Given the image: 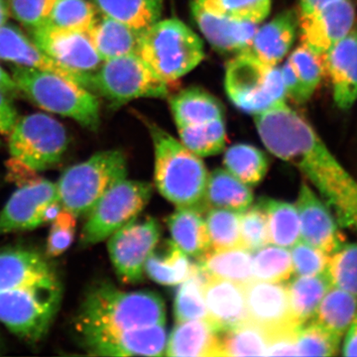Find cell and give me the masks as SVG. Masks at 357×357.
<instances>
[{
  "mask_svg": "<svg viewBox=\"0 0 357 357\" xmlns=\"http://www.w3.org/2000/svg\"><path fill=\"white\" fill-rule=\"evenodd\" d=\"M166 325L164 301L150 291L126 292L102 282L89 289L74 319L77 342L105 335Z\"/></svg>",
  "mask_w": 357,
  "mask_h": 357,
  "instance_id": "obj_1",
  "label": "cell"
},
{
  "mask_svg": "<svg viewBox=\"0 0 357 357\" xmlns=\"http://www.w3.org/2000/svg\"><path fill=\"white\" fill-rule=\"evenodd\" d=\"M154 147V181L160 194L177 208L206 213L208 173L201 157L154 123H148Z\"/></svg>",
  "mask_w": 357,
  "mask_h": 357,
  "instance_id": "obj_2",
  "label": "cell"
},
{
  "mask_svg": "<svg viewBox=\"0 0 357 357\" xmlns=\"http://www.w3.org/2000/svg\"><path fill=\"white\" fill-rule=\"evenodd\" d=\"M11 72L20 91L42 109L74 119L91 131L100 128V105L93 91L51 72L20 65Z\"/></svg>",
  "mask_w": 357,
  "mask_h": 357,
  "instance_id": "obj_3",
  "label": "cell"
},
{
  "mask_svg": "<svg viewBox=\"0 0 357 357\" xmlns=\"http://www.w3.org/2000/svg\"><path fill=\"white\" fill-rule=\"evenodd\" d=\"M136 54L166 83L173 84L198 67L203 41L178 20L157 21L141 33Z\"/></svg>",
  "mask_w": 357,
  "mask_h": 357,
  "instance_id": "obj_4",
  "label": "cell"
},
{
  "mask_svg": "<svg viewBox=\"0 0 357 357\" xmlns=\"http://www.w3.org/2000/svg\"><path fill=\"white\" fill-rule=\"evenodd\" d=\"M128 178V160L119 149L100 151L86 161L70 167L57 183L63 210L84 217L117 183Z\"/></svg>",
  "mask_w": 357,
  "mask_h": 357,
  "instance_id": "obj_5",
  "label": "cell"
},
{
  "mask_svg": "<svg viewBox=\"0 0 357 357\" xmlns=\"http://www.w3.org/2000/svg\"><path fill=\"white\" fill-rule=\"evenodd\" d=\"M225 88L232 103L250 114H258L286 102L280 69L249 52L239 53L225 70Z\"/></svg>",
  "mask_w": 357,
  "mask_h": 357,
  "instance_id": "obj_6",
  "label": "cell"
},
{
  "mask_svg": "<svg viewBox=\"0 0 357 357\" xmlns=\"http://www.w3.org/2000/svg\"><path fill=\"white\" fill-rule=\"evenodd\" d=\"M61 300L60 281L0 293V323L27 342H39L48 333Z\"/></svg>",
  "mask_w": 357,
  "mask_h": 357,
  "instance_id": "obj_7",
  "label": "cell"
},
{
  "mask_svg": "<svg viewBox=\"0 0 357 357\" xmlns=\"http://www.w3.org/2000/svg\"><path fill=\"white\" fill-rule=\"evenodd\" d=\"M93 93L114 105L137 98H165L172 84L157 76L136 53L103 61L91 74Z\"/></svg>",
  "mask_w": 357,
  "mask_h": 357,
  "instance_id": "obj_8",
  "label": "cell"
},
{
  "mask_svg": "<svg viewBox=\"0 0 357 357\" xmlns=\"http://www.w3.org/2000/svg\"><path fill=\"white\" fill-rule=\"evenodd\" d=\"M153 195V185L128 178L117 183L86 217L79 244L89 248L107 241L124 225L132 222L146 208Z\"/></svg>",
  "mask_w": 357,
  "mask_h": 357,
  "instance_id": "obj_9",
  "label": "cell"
},
{
  "mask_svg": "<svg viewBox=\"0 0 357 357\" xmlns=\"http://www.w3.org/2000/svg\"><path fill=\"white\" fill-rule=\"evenodd\" d=\"M8 135L11 158L34 172L47 170L60 163L69 145L65 126L44 114L18 119Z\"/></svg>",
  "mask_w": 357,
  "mask_h": 357,
  "instance_id": "obj_10",
  "label": "cell"
},
{
  "mask_svg": "<svg viewBox=\"0 0 357 357\" xmlns=\"http://www.w3.org/2000/svg\"><path fill=\"white\" fill-rule=\"evenodd\" d=\"M162 227L154 218L134 220L107 238V250L117 276L124 283L142 281L145 263L158 245Z\"/></svg>",
  "mask_w": 357,
  "mask_h": 357,
  "instance_id": "obj_11",
  "label": "cell"
},
{
  "mask_svg": "<svg viewBox=\"0 0 357 357\" xmlns=\"http://www.w3.org/2000/svg\"><path fill=\"white\" fill-rule=\"evenodd\" d=\"M62 210L56 183L39 180L22 185L0 211V236L51 223Z\"/></svg>",
  "mask_w": 357,
  "mask_h": 357,
  "instance_id": "obj_12",
  "label": "cell"
},
{
  "mask_svg": "<svg viewBox=\"0 0 357 357\" xmlns=\"http://www.w3.org/2000/svg\"><path fill=\"white\" fill-rule=\"evenodd\" d=\"M31 32L35 45L67 69L79 74H93L102 64L89 33L48 25Z\"/></svg>",
  "mask_w": 357,
  "mask_h": 357,
  "instance_id": "obj_13",
  "label": "cell"
},
{
  "mask_svg": "<svg viewBox=\"0 0 357 357\" xmlns=\"http://www.w3.org/2000/svg\"><path fill=\"white\" fill-rule=\"evenodd\" d=\"M299 213L301 241L333 255L344 244L340 225L328 204L306 182L295 204Z\"/></svg>",
  "mask_w": 357,
  "mask_h": 357,
  "instance_id": "obj_14",
  "label": "cell"
},
{
  "mask_svg": "<svg viewBox=\"0 0 357 357\" xmlns=\"http://www.w3.org/2000/svg\"><path fill=\"white\" fill-rule=\"evenodd\" d=\"M168 340L165 325L93 335L79 340L91 356H163Z\"/></svg>",
  "mask_w": 357,
  "mask_h": 357,
  "instance_id": "obj_15",
  "label": "cell"
},
{
  "mask_svg": "<svg viewBox=\"0 0 357 357\" xmlns=\"http://www.w3.org/2000/svg\"><path fill=\"white\" fill-rule=\"evenodd\" d=\"M356 10L351 0H337L299 20L302 44L319 57L344 38L354 28Z\"/></svg>",
  "mask_w": 357,
  "mask_h": 357,
  "instance_id": "obj_16",
  "label": "cell"
},
{
  "mask_svg": "<svg viewBox=\"0 0 357 357\" xmlns=\"http://www.w3.org/2000/svg\"><path fill=\"white\" fill-rule=\"evenodd\" d=\"M248 319L267 333L300 326L291 312L288 287L284 282L252 280L244 285Z\"/></svg>",
  "mask_w": 357,
  "mask_h": 357,
  "instance_id": "obj_17",
  "label": "cell"
},
{
  "mask_svg": "<svg viewBox=\"0 0 357 357\" xmlns=\"http://www.w3.org/2000/svg\"><path fill=\"white\" fill-rule=\"evenodd\" d=\"M0 59L16 65L60 75L91 91V74H79L58 64L28 38L20 28L6 23L0 27Z\"/></svg>",
  "mask_w": 357,
  "mask_h": 357,
  "instance_id": "obj_18",
  "label": "cell"
},
{
  "mask_svg": "<svg viewBox=\"0 0 357 357\" xmlns=\"http://www.w3.org/2000/svg\"><path fill=\"white\" fill-rule=\"evenodd\" d=\"M203 292L208 319L218 333L249 321L244 285L204 275Z\"/></svg>",
  "mask_w": 357,
  "mask_h": 357,
  "instance_id": "obj_19",
  "label": "cell"
},
{
  "mask_svg": "<svg viewBox=\"0 0 357 357\" xmlns=\"http://www.w3.org/2000/svg\"><path fill=\"white\" fill-rule=\"evenodd\" d=\"M321 59L332 83L335 105L342 110L351 109L357 100V29L354 28Z\"/></svg>",
  "mask_w": 357,
  "mask_h": 357,
  "instance_id": "obj_20",
  "label": "cell"
},
{
  "mask_svg": "<svg viewBox=\"0 0 357 357\" xmlns=\"http://www.w3.org/2000/svg\"><path fill=\"white\" fill-rule=\"evenodd\" d=\"M59 281L43 255L33 249L0 250V293Z\"/></svg>",
  "mask_w": 357,
  "mask_h": 357,
  "instance_id": "obj_21",
  "label": "cell"
},
{
  "mask_svg": "<svg viewBox=\"0 0 357 357\" xmlns=\"http://www.w3.org/2000/svg\"><path fill=\"white\" fill-rule=\"evenodd\" d=\"M191 10L202 34L215 50L239 54L250 48L258 24L213 13L195 1Z\"/></svg>",
  "mask_w": 357,
  "mask_h": 357,
  "instance_id": "obj_22",
  "label": "cell"
},
{
  "mask_svg": "<svg viewBox=\"0 0 357 357\" xmlns=\"http://www.w3.org/2000/svg\"><path fill=\"white\" fill-rule=\"evenodd\" d=\"M220 335L208 319L180 321L168 335L165 356L220 357Z\"/></svg>",
  "mask_w": 357,
  "mask_h": 357,
  "instance_id": "obj_23",
  "label": "cell"
},
{
  "mask_svg": "<svg viewBox=\"0 0 357 357\" xmlns=\"http://www.w3.org/2000/svg\"><path fill=\"white\" fill-rule=\"evenodd\" d=\"M298 23L294 11H283L266 24L258 26L248 52L265 64L278 66L295 41Z\"/></svg>",
  "mask_w": 357,
  "mask_h": 357,
  "instance_id": "obj_24",
  "label": "cell"
},
{
  "mask_svg": "<svg viewBox=\"0 0 357 357\" xmlns=\"http://www.w3.org/2000/svg\"><path fill=\"white\" fill-rule=\"evenodd\" d=\"M204 213L196 208H177L167 218L173 243L189 257L199 258L211 249Z\"/></svg>",
  "mask_w": 357,
  "mask_h": 357,
  "instance_id": "obj_25",
  "label": "cell"
},
{
  "mask_svg": "<svg viewBox=\"0 0 357 357\" xmlns=\"http://www.w3.org/2000/svg\"><path fill=\"white\" fill-rule=\"evenodd\" d=\"M197 266L206 276L246 285L253 279L252 252L244 248L210 249Z\"/></svg>",
  "mask_w": 357,
  "mask_h": 357,
  "instance_id": "obj_26",
  "label": "cell"
},
{
  "mask_svg": "<svg viewBox=\"0 0 357 357\" xmlns=\"http://www.w3.org/2000/svg\"><path fill=\"white\" fill-rule=\"evenodd\" d=\"M250 187L243 184L225 169H215L208 174L204 192V208H223L243 213L252 206Z\"/></svg>",
  "mask_w": 357,
  "mask_h": 357,
  "instance_id": "obj_27",
  "label": "cell"
},
{
  "mask_svg": "<svg viewBox=\"0 0 357 357\" xmlns=\"http://www.w3.org/2000/svg\"><path fill=\"white\" fill-rule=\"evenodd\" d=\"M102 61L136 53L141 33L121 21L102 15L89 32Z\"/></svg>",
  "mask_w": 357,
  "mask_h": 357,
  "instance_id": "obj_28",
  "label": "cell"
},
{
  "mask_svg": "<svg viewBox=\"0 0 357 357\" xmlns=\"http://www.w3.org/2000/svg\"><path fill=\"white\" fill-rule=\"evenodd\" d=\"M171 112L177 128L199 126L223 119L222 105L204 89L190 88L180 91L170 100Z\"/></svg>",
  "mask_w": 357,
  "mask_h": 357,
  "instance_id": "obj_29",
  "label": "cell"
},
{
  "mask_svg": "<svg viewBox=\"0 0 357 357\" xmlns=\"http://www.w3.org/2000/svg\"><path fill=\"white\" fill-rule=\"evenodd\" d=\"M102 15L142 33L161 20L164 0H93Z\"/></svg>",
  "mask_w": 357,
  "mask_h": 357,
  "instance_id": "obj_30",
  "label": "cell"
},
{
  "mask_svg": "<svg viewBox=\"0 0 357 357\" xmlns=\"http://www.w3.org/2000/svg\"><path fill=\"white\" fill-rule=\"evenodd\" d=\"M332 286L328 273L296 276L288 284L291 312L298 325H304L314 319L321 300Z\"/></svg>",
  "mask_w": 357,
  "mask_h": 357,
  "instance_id": "obj_31",
  "label": "cell"
},
{
  "mask_svg": "<svg viewBox=\"0 0 357 357\" xmlns=\"http://www.w3.org/2000/svg\"><path fill=\"white\" fill-rule=\"evenodd\" d=\"M189 256L173 243L167 241L163 248L155 250L145 263V273L150 279L165 286H177L195 271Z\"/></svg>",
  "mask_w": 357,
  "mask_h": 357,
  "instance_id": "obj_32",
  "label": "cell"
},
{
  "mask_svg": "<svg viewBox=\"0 0 357 357\" xmlns=\"http://www.w3.org/2000/svg\"><path fill=\"white\" fill-rule=\"evenodd\" d=\"M259 204L266 213L269 244L290 249L299 243L300 218L295 204L271 199Z\"/></svg>",
  "mask_w": 357,
  "mask_h": 357,
  "instance_id": "obj_33",
  "label": "cell"
},
{
  "mask_svg": "<svg viewBox=\"0 0 357 357\" xmlns=\"http://www.w3.org/2000/svg\"><path fill=\"white\" fill-rule=\"evenodd\" d=\"M356 311L357 296L332 286L312 319L342 340Z\"/></svg>",
  "mask_w": 357,
  "mask_h": 357,
  "instance_id": "obj_34",
  "label": "cell"
},
{
  "mask_svg": "<svg viewBox=\"0 0 357 357\" xmlns=\"http://www.w3.org/2000/svg\"><path fill=\"white\" fill-rule=\"evenodd\" d=\"M268 333L251 321L220 335V357L266 356Z\"/></svg>",
  "mask_w": 357,
  "mask_h": 357,
  "instance_id": "obj_35",
  "label": "cell"
},
{
  "mask_svg": "<svg viewBox=\"0 0 357 357\" xmlns=\"http://www.w3.org/2000/svg\"><path fill=\"white\" fill-rule=\"evenodd\" d=\"M223 165L225 170L248 187L259 184L266 176L269 166L266 155L249 144L229 147L223 157Z\"/></svg>",
  "mask_w": 357,
  "mask_h": 357,
  "instance_id": "obj_36",
  "label": "cell"
},
{
  "mask_svg": "<svg viewBox=\"0 0 357 357\" xmlns=\"http://www.w3.org/2000/svg\"><path fill=\"white\" fill-rule=\"evenodd\" d=\"M177 128L181 142L199 157L213 156L225 149L227 130L223 119Z\"/></svg>",
  "mask_w": 357,
  "mask_h": 357,
  "instance_id": "obj_37",
  "label": "cell"
},
{
  "mask_svg": "<svg viewBox=\"0 0 357 357\" xmlns=\"http://www.w3.org/2000/svg\"><path fill=\"white\" fill-rule=\"evenodd\" d=\"M253 279L258 281L285 282L292 276L290 249L267 244L252 252Z\"/></svg>",
  "mask_w": 357,
  "mask_h": 357,
  "instance_id": "obj_38",
  "label": "cell"
},
{
  "mask_svg": "<svg viewBox=\"0 0 357 357\" xmlns=\"http://www.w3.org/2000/svg\"><path fill=\"white\" fill-rule=\"evenodd\" d=\"M204 278L203 272L196 266L191 276L178 284L174 300V314L177 323L208 319L203 292Z\"/></svg>",
  "mask_w": 357,
  "mask_h": 357,
  "instance_id": "obj_39",
  "label": "cell"
},
{
  "mask_svg": "<svg viewBox=\"0 0 357 357\" xmlns=\"http://www.w3.org/2000/svg\"><path fill=\"white\" fill-rule=\"evenodd\" d=\"M241 213L223 208H210L206 211L204 220L211 249L243 248Z\"/></svg>",
  "mask_w": 357,
  "mask_h": 357,
  "instance_id": "obj_40",
  "label": "cell"
},
{
  "mask_svg": "<svg viewBox=\"0 0 357 357\" xmlns=\"http://www.w3.org/2000/svg\"><path fill=\"white\" fill-rule=\"evenodd\" d=\"M96 20L95 9L88 0H56L44 25L89 33Z\"/></svg>",
  "mask_w": 357,
  "mask_h": 357,
  "instance_id": "obj_41",
  "label": "cell"
},
{
  "mask_svg": "<svg viewBox=\"0 0 357 357\" xmlns=\"http://www.w3.org/2000/svg\"><path fill=\"white\" fill-rule=\"evenodd\" d=\"M342 338L328 332L314 319L298 328L297 356H333L342 349Z\"/></svg>",
  "mask_w": 357,
  "mask_h": 357,
  "instance_id": "obj_42",
  "label": "cell"
},
{
  "mask_svg": "<svg viewBox=\"0 0 357 357\" xmlns=\"http://www.w3.org/2000/svg\"><path fill=\"white\" fill-rule=\"evenodd\" d=\"M208 10L234 20L260 24L269 15L271 0H192Z\"/></svg>",
  "mask_w": 357,
  "mask_h": 357,
  "instance_id": "obj_43",
  "label": "cell"
},
{
  "mask_svg": "<svg viewBox=\"0 0 357 357\" xmlns=\"http://www.w3.org/2000/svg\"><path fill=\"white\" fill-rule=\"evenodd\" d=\"M292 65L301 86V103L312 98L323 77L324 66L321 57L302 44L288 58Z\"/></svg>",
  "mask_w": 357,
  "mask_h": 357,
  "instance_id": "obj_44",
  "label": "cell"
},
{
  "mask_svg": "<svg viewBox=\"0 0 357 357\" xmlns=\"http://www.w3.org/2000/svg\"><path fill=\"white\" fill-rule=\"evenodd\" d=\"M326 273L333 286L357 296V243L342 244L331 255Z\"/></svg>",
  "mask_w": 357,
  "mask_h": 357,
  "instance_id": "obj_45",
  "label": "cell"
},
{
  "mask_svg": "<svg viewBox=\"0 0 357 357\" xmlns=\"http://www.w3.org/2000/svg\"><path fill=\"white\" fill-rule=\"evenodd\" d=\"M241 236L243 248L251 252L269 244L266 213L260 204L241 213Z\"/></svg>",
  "mask_w": 357,
  "mask_h": 357,
  "instance_id": "obj_46",
  "label": "cell"
},
{
  "mask_svg": "<svg viewBox=\"0 0 357 357\" xmlns=\"http://www.w3.org/2000/svg\"><path fill=\"white\" fill-rule=\"evenodd\" d=\"M293 272L296 276L326 273L330 255L321 249L300 241L290 248Z\"/></svg>",
  "mask_w": 357,
  "mask_h": 357,
  "instance_id": "obj_47",
  "label": "cell"
},
{
  "mask_svg": "<svg viewBox=\"0 0 357 357\" xmlns=\"http://www.w3.org/2000/svg\"><path fill=\"white\" fill-rule=\"evenodd\" d=\"M77 218L70 211L62 210L52 220L46 246L48 257H57L70 248L76 236Z\"/></svg>",
  "mask_w": 357,
  "mask_h": 357,
  "instance_id": "obj_48",
  "label": "cell"
},
{
  "mask_svg": "<svg viewBox=\"0 0 357 357\" xmlns=\"http://www.w3.org/2000/svg\"><path fill=\"white\" fill-rule=\"evenodd\" d=\"M56 0H9V10L18 22L35 30L48 20Z\"/></svg>",
  "mask_w": 357,
  "mask_h": 357,
  "instance_id": "obj_49",
  "label": "cell"
},
{
  "mask_svg": "<svg viewBox=\"0 0 357 357\" xmlns=\"http://www.w3.org/2000/svg\"><path fill=\"white\" fill-rule=\"evenodd\" d=\"M299 326H288L268 333V349L266 356H297L296 335Z\"/></svg>",
  "mask_w": 357,
  "mask_h": 357,
  "instance_id": "obj_50",
  "label": "cell"
},
{
  "mask_svg": "<svg viewBox=\"0 0 357 357\" xmlns=\"http://www.w3.org/2000/svg\"><path fill=\"white\" fill-rule=\"evenodd\" d=\"M18 114L11 96L0 89V134L8 135L17 122Z\"/></svg>",
  "mask_w": 357,
  "mask_h": 357,
  "instance_id": "obj_51",
  "label": "cell"
},
{
  "mask_svg": "<svg viewBox=\"0 0 357 357\" xmlns=\"http://www.w3.org/2000/svg\"><path fill=\"white\" fill-rule=\"evenodd\" d=\"M282 79H283L284 88H285L286 96L296 102L301 103V86L299 79L294 70L292 65L287 60V62L282 66L281 69Z\"/></svg>",
  "mask_w": 357,
  "mask_h": 357,
  "instance_id": "obj_52",
  "label": "cell"
},
{
  "mask_svg": "<svg viewBox=\"0 0 357 357\" xmlns=\"http://www.w3.org/2000/svg\"><path fill=\"white\" fill-rule=\"evenodd\" d=\"M342 349L344 356H357V311L342 338Z\"/></svg>",
  "mask_w": 357,
  "mask_h": 357,
  "instance_id": "obj_53",
  "label": "cell"
},
{
  "mask_svg": "<svg viewBox=\"0 0 357 357\" xmlns=\"http://www.w3.org/2000/svg\"><path fill=\"white\" fill-rule=\"evenodd\" d=\"M333 1H337V0H299L298 20L312 15V13H317L319 9Z\"/></svg>",
  "mask_w": 357,
  "mask_h": 357,
  "instance_id": "obj_54",
  "label": "cell"
},
{
  "mask_svg": "<svg viewBox=\"0 0 357 357\" xmlns=\"http://www.w3.org/2000/svg\"><path fill=\"white\" fill-rule=\"evenodd\" d=\"M0 89L10 96L11 98H14L20 93V89L16 86L15 82L13 81V77L7 74L1 67H0Z\"/></svg>",
  "mask_w": 357,
  "mask_h": 357,
  "instance_id": "obj_55",
  "label": "cell"
},
{
  "mask_svg": "<svg viewBox=\"0 0 357 357\" xmlns=\"http://www.w3.org/2000/svg\"><path fill=\"white\" fill-rule=\"evenodd\" d=\"M8 17V6L4 0H0V27L6 24Z\"/></svg>",
  "mask_w": 357,
  "mask_h": 357,
  "instance_id": "obj_56",
  "label": "cell"
},
{
  "mask_svg": "<svg viewBox=\"0 0 357 357\" xmlns=\"http://www.w3.org/2000/svg\"><path fill=\"white\" fill-rule=\"evenodd\" d=\"M1 145H2V141H1V139H0V146H1Z\"/></svg>",
  "mask_w": 357,
  "mask_h": 357,
  "instance_id": "obj_57",
  "label": "cell"
}]
</instances>
